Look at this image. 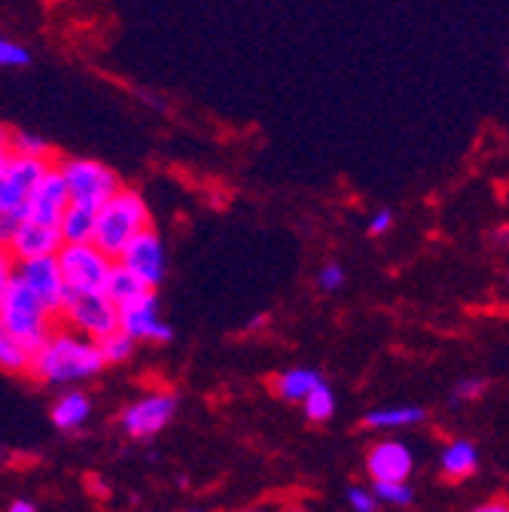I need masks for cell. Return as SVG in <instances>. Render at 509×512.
<instances>
[{
    "mask_svg": "<svg viewBox=\"0 0 509 512\" xmlns=\"http://www.w3.org/2000/svg\"><path fill=\"white\" fill-rule=\"evenodd\" d=\"M0 64H4V68H28V64H31V52L22 43L0 40Z\"/></svg>",
    "mask_w": 509,
    "mask_h": 512,
    "instance_id": "484cf974",
    "label": "cell"
},
{
    "mask_svg": "<svg viewBox=\"0 0 509 512\" xmlns=\"http://www.w3.org/2000/svg\"><path fill=\"white\" fill-rule=\"evenodd\" d=\"M55 165L4 150L0 156V241H7L19 223L31 217V199Z\"/></svg>",
    "mask_w": 509,
    "mask_h": 512,
    "instance_id": "3957f363",
    "label": "cell"
},
{
    "mask_svg": "<svg viewBox=\"0 0 509 512\" xmlns=\"http://www.w3.org/2000/svg\"><path fill=\"white\" fill-rule=\"evenodd\" d=\"M506 284H509V278H506Z\"/></svg>",
    "mask_w": 509,
    "mask_h": 512,
    "instance_id": "d590c367",
    "label": "cell"
},
{
    "mask_svg": "<svg viewBox=\"0 0 509 512\" xmlns=\"http://www.w3.org/2000/svg\"><path fill=\"white\" fill-rule=\"evenodd\" d=\"M61 247H65V238H61L58 229L43 226V223L28 217L4 241V256H10V260L19 266V263H28V260H43V256H58Z\"/></svg>",
    "mask_w": 509,
    "mask_h": 512,
    "instance_id": "8fae6325",
    "label": "cell"
},
{
    "mask_svg": "<svg viewBox=\"0 0 509 512\" xmlns=\"http://www.w3.org/2000/svg\"><path fill=\"white\" fill-rule=\"evenodd\" d=\"M147 293H153V290H150L132 269H125L122 263H113L110 278H107V284H104V296H107L110 302H116V305L122 308V305H129V302L144 299Z\"/></svg>",
    "mask_w": 509,
    "mask_h": 512,
    "instance_id": "d6986e66",
    "label": "cell"
},
{
    "mask_svg": "<svg viewBox=\"0 0 509 512\" xmlns=\"http://www.w3.org/2000/svg\"><path fill=\"white\" fill-rule=\"evenodd\" d=\"M4 150H10L16 156H28V159H46V162L52 156V147L40 135H31V132H7Z\"/></svg>",
    "mask_w": 509,
    "mask_h": 512,
    "instance_id": "44dd1931",
    "label": "cell"
},
{
    "mask_svg": "<svg viewBox=\"0 0 509 512\" xmlns=\"http://www.w3.org/2000/svg\"><path fill=\"white\" fill-rule=\"evenodd\" d=\"M104 357L98 342L74 333V330H55L49 345L34 357L31 375L46 384H77L95 378L104 369Z\"/></svg>",
    "mask_w": 509,
    "mask_h": 512,
    "instance_id": "7a4b0ae2",
    "label": "cell"
},
{
    "mask_svg": "<svg viewBox=\"0 0 509 512\" xmlns=\"http://www.w3.org/2000/svg\"><path fill=\"white\" fill-rule=\"evenodd\" d=\"M345 497H348V506H351L354 512H378V497H375V491H366V488H360V485H351Z\"/></svg>",
    "mask_w": 509,
    "mask_h": 512,
    "instance_id": "4316f807",
    "label": "cell"
},
{
    "mask_svg": "<svg viewBox=\"0 0 509 512\" xmlns=\"http://www.w3.org/2000/svg\"><path fill=\"white\" fill-rule=\"evenodd\" d=\"M293 512H305V509H293Z\"/></svg>",
    "mask_w": 509,
    "mask_h": 512,
    "instance_id": "e575fe53",
    "label": "cell"
},
{
    "mask_svg": "<svg viewBox=\"0 0 509 512\" xmlns=\"http://www.w3.org/2000/svg\"><path fill=\"white\" fill-rule=\"evenodd\" d=\"M58 171L65 174L71 186V199L80 205H92L98 211L116 196V192H122L119 177L95 159H61Z\"/></svg>",
    "mask_w": 509,
    "mask_h": 512,
    "instance_id": "5b68a950",
    "label": "cell"
},
{
    "mask_svg": "<svg viewBox=\"0 0 509 512\" xmlns=\"http://www.w3.org/2000/svg\"><path fill=\"white\" fill-rule=\"evenodd\" d=\"M61 317L68 320L74 333H80L92 342H101V339L119 333V305L110 302L104 293H74L71 290Z\"/></svg>",
    "mask_w": 509,
    "mask_h": 512,
    "instance_id": "8992f818",
    "label": "cell"
},
{
    "mask_svg": "<svg viewBox=\"0 0 509 512\" xmlns=\"http://www.w3.org/2000/svg\"><path fill=\"white\" fill-rule=\"evenodd\" d=\"M7 512H37V506H34L31 500H13V503L7 506Z\"/></svg>",
    "mask_w": 509,
    "mask_h": 512,
    "instance_id": "1f68e13d",
    "label": "cell"
},
{
    "mask_svg": "<svg viewBox=\"0 0 509 512\" xmlns=\"http://www.w3.org/2000/svg\"><path fill=\"white\" fill-rule=\"evenodd\" d=\"M266 320H269L266 314H257V317H253L250 324H247V330H260V327H266Z\"/></svg>",
    "mask_w": 509,
    "mask_h": 512,
    "instance_id": "d6a6232c",
    "label": "cell"
},
{
    "mask_svg": "<svg viewBox=\"0 0 509 512\" xmlns=\"http://www.w3.org/2000/svg\"><path fill=\"white\" fill-rule=\"evenodd\" d=\"M342 284H345V269L339 263H327L321 272H317V287L327 290V293L342 290Z\"/></svg>",
    "mask_w": 509,
    "mask_h": 512,
    "instance_id": "83f0119b",
    "label": "cell"
},
{
    "mask_svg": "<svg viewBox=\"0 0 509 512\" xmlns=\"http://www.w3.org/2000/svg\"><path fill=\"white\" fill-rule=\"evenodd\" d=\"M116 263H122L125 269H132L150 290L162 287L165 284V275H168V253H165L162 235L156 229L141 232Z\"/></svg>",
    "mask_w": 509,
    "mask_h": 512,
    "instance_id": "30bf717a",
    "label": "cell"
},
{
    "mask_svg": "<svg viewBox=\"0 0 509 512\" xmlns=\"http://www.w3.org/2000/svg\"><path fill=\"white\" fill-rule=\"evenodd\" d=\"M135 345H138V342H135L129 333H122V330L98 342L101 357H104V363H107V366H119V363H125V360H132Z\"/></svg>",
    "mask_w": 509,
    "mask_h": 512,
    "instance_id": "603a6c76",
    "label": "cell"
},
{
    "mask_svg": "<svg viewBox=\"0 0 509 512\" xmlns=\"http://www.w3.org/2000/svg\"><path fill=\"white\" fill-rule=\"evenodd\" d=\"M147 229H153V226H150V208H147L144 196L138 189H122L98 214L95 244L110 256V260H119V256L129 250V244Z\"/></svg>",
    "mask_w": 509,
    "mask_h": 512,
    "instance_id": "277c9868",
    "label": "cell"
},
{
    "mask_svg": "<svg viewBox=\"0 0 509 512\" xmlns=\"http://www.w3.org/2000/svg\"><path fill=\"white\" fill-rule=\"evenodd\" d=\"M412 467H415L412 448L397 439L375 442L366 455V473L372 476V482H409Z\"/></svg>",
    "mask_w": 509,
    "mask_h": 512,
    "instance_id": "4fadbf2b",
    "label": "cell"
},
{
    "mask_svg": "<svg viewBox=\"0 0 509 512\" xmlns=\"http://www.w3.org/2000/svg\"><path fill=\"white\" fill-rule=\"evenodd\" d=\"M71 205H74V199H71V186H68L65 174H61L58 165H55V168L46 174V180L40 183V189L34 192V199H31V220L58 229Z\"/></svg>",
    "mask_w": 509,
    "mask_h": 512,
    "instance_id": "5bb4252c",
    "label": "cell"
},
{
    "mask_svg": "<svg viewBox=\"0 0 509 512\" xmlns=\"http://www.w3.org/2000/svg\"><path fill=\"white\" fill-rule=\"evenodd\" d=\"M321 384H327V381H324V375L317 372V369L293 366V369H287V372H281L275 378V394L281 400H287V403H305L317 388H321Z\"/></svg>",
    "mask_w": 509,
    "mask_h": 512,
    "instance_id": "9a60e30c",
    "label": "cell"
},
{
    "mask_svg": "<svg viewBox=\"0 0 509 512\" xmlns=\"http://www.w3.org/2000/svg\"><path fill=\"white\" fill-rule=\"evenodd\" d=\"M247 512H260V509H247Z\"/></svg>",
    "mask_w": 509,
    "mask_h": 512,
    "instance_id": "836d02e7",
    "label": "cell"
},
{
    "mask_svg": "<svg viewBox=\"0 0 509 512\" xmlns=\"http://www.w3.org/2000/svg\"><path fill=\"white\" fill-rule=\"evenodd\" d=\"M177 409L180 397L174 391H156L135 400L132 406H125V412L119 415V427L132 439H150L174 421Z\"/></svg>",
    "mask_w": 509,
    "mask_h": 512,
    "instance_id": "ba28073f",
    "label": "cell"
},
{
    "mask_svg": "<svg viewBox=\"0 0 509 512\" xmlns=\"http://www.w3.org/2000/svg\"><path fill=\"white\" fill-rule=\"evenodd\" d=\"M372 485H375L372 491H375L378 503H388V506L403 509V506H409L415 500V491L406 482H372Z\"/></svg>",
    "mask_w": 509,
    "mask_h": 512,
    "instance_id": "d4e9b609",
    "label": "cell"
},
{
    "mask_svg": "<svg viewBox=\"0 0 509 512\" xmlns=\"http://www.w3.org/2000/svg\"><path fill=\"white\" fill-rule=\"evenodd\" d=\"M119 330L129 333L135 342H171L174 327L159 317V299L156 293H147L138 302H129L119 308Z\"/></svg>",
    "mask_w": 509,
    "mask_h": 512,
    "instance_id": "7c38bea8",
    "label": "cell"
},
{
    "mask_svg": "<svg viewBox=\"0 0 509 512\" xmlns=\"http://www.w3.org/2000/svg\"><path fill=\"white\" fill-rule=\"evenodd\" d=\"M473 512H509V500H488V503L476 506Z\"/></svg>",
    "mask_w": 509,
    "mask_h": 512,
    "instance_id": "4dcf8cb0",
    "label": "cell"
},
{
    "mask_svg": "<svg viewBox=\"0 0 509 512\" xmlns=\"http://www.w3.org/2000/svg\"><path fill=\"white\" fill-rule=\"evenodd\" d=\"M485 391V381L482 378H464L455 384V394H452V403H467V400H476L482 397Z\"/></svg>",
    "mask_w": 509,
    "mask_h": 512,
    "instance_id": "f1b7e54d",
    "label": "cell"
},
{
    "mask_svg": "<svg viewBox=\"0 0 509 512\" xmlns=\"http://www.w3.org/2000/svg\"><path fill=\"white\" fill-rule=\"evenodd\" d=\"M0 333L16 339L31 357H37L55 336L52 314L13 269L10 256H4V269H0Z\"/></svg>",
    "mask_w": 509,
    "mask_h": 512,
    "instance_id": "6da1fadb",
    "label": "cell"
},
{
    "mask_svg": "<svg viewBox=\"0 0 509 512\" xmlns=\"http://www.w3.org/2000/svg\"><path fill=\"white\" fill-rule=\"evenodd\" d=\"M49 418L61 433H74V430L86 427V421L92 418V400L83 391H65L52 403Z\"/></svg>",
    "mask_w": 509,
    "mask_h": 512,
    "instance_id": "2e32d148",
    "label": "cell"
},
{
    "mask_svg": "<svg viewBox=\"0 0 509 512\" xmlns=\"http://www.w3.org/2000/svg\"><path fill=\"white\" fill-rule=\"evenodd\" d=\"M58 263L74 293H104L116 260H110L98 244H65L58 253Z\"/></svg>",
    "mask_w": 509,
    "mask_h": 512,
    "instance_id": "52a82bcc",
    "label": "cell"
},
{
    "mask_svg": "<svg viewBox=\"0 0 509 512\" xmlns=\"http://www.w3.org/2000/svg\"><path fill=\"white\" fill-rule=\"evenodd\" d=\"M391 226H394V211H391V208H381V211H375V214H372V220H369L366 232H369L372 238H378V235H385Z\"/></svg>",
    "mask_w": 509,
    "mask_h": 512,
    "instance_id": "f546056e",
    "label": "cell"
},
{
    "mask_svg": "<svg viewBox=\"0 0 509 512\" xmlns=\"http://www.w3.org/2000/svg\"><path fill=\"white\" fill-rule=\"evenodd\" d=\"M427 418V412L421 406H388V409H372L363 418L366 430H403V427H415Z\"/></svg>",
    "mask_w": 509,
    "mask_h": 512,
    "instance_id": "ffe728a7",
    "label": "cell"
},
{
    "mask_svg": "<svg viewBox=\"0 0 509 512\" xmlns=\"http://www.w3.org/2000/svg\"><path fill=\"white\" fill-rule=\"evenodd\" d=\"M439 467L449 479L461 482V479H467V476H473L479 470V448L470 439H452L449 445L442 448Z\"/></svg>",
    "mask_w": 509,
    "mask_h": 512,
    "instance_id": "e0dca14e",
    "label": "cell"
},
{
    "mask_svg": "<svg viewBox=\"0 0 509 512\" xmlns=\"http://www.w3.org/2000/svg\"><path fill=\"white\" fill-rule=\"evenodd\" d=\"M16 272H19L22 281L31 287V293L46 305V311H49L52 317H61L71 287H68V281H65V272H61L58 256H43V260L19 263Z\"/></svg>",
    "mask_w": 509,
    "mask_h": 512,
    "instance_id": "9c48e42d",
    "label": "cell"
},
{
    "mask_svg": "<svg viewBox=\"0 0 509 512\" xmlns=\"http://www.w3.org/2000/svg\"><path fill=\"white\" fill-rule=\"evenodd\" d=\"M31 363L34 357L16 339L0 333V366H4V372H31Z\"/></svg>",
    "mask_w": 509,
    "mask_h": 512,
    "instance_id": "cb8c5ba5",
    "label": "cell"
},
{
    "mask_svg": "<svg viewBox=\"0 0 509 512\" xmlns=\"http://www.w3.org/2000/svg\"><path fill=\"white\" fill-rule=\"evenodd\" d=\"M302 409H305V418L314 421V424L330 421V418L336 415V394H333L330 384H321V388H317V391L302 403Z\"/></svg>",
    "mask_w": 509,
    "mask_h": 512,
    "instance_id": "7402d4cb",
    "label": "cell"
},
{
    "mask_svg": "<svg viewBox=\"0 0 509 512\" xmlns=\"http://www.w3.org/2000/svg\"><path fill=\"white\" fill-rule=\"evenodd\" d=\"M98 208L92 205H80L74 202L61 220L58 232L65 238V244H95V232H98Z\"/></svg>",
    "mask_w": 509,
    "mask_h": 512,
    "instance_id": "ac0fdd59",
    "label": "cell"
}]
</instances>
